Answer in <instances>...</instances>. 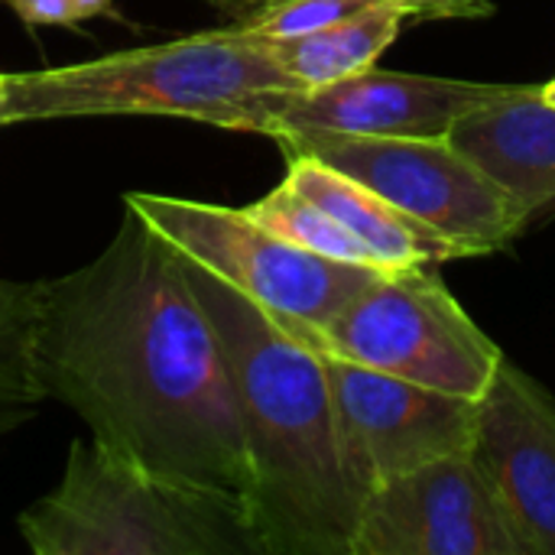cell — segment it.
<instances>
[{
	"label": "cell",
	"mask_w": 555,
	"mask_h": 555,
	"mask_svg": "<svg viewBox=\"0 0 555 555\" xmlns=\"http://www.w3.org/2000/svg\"><path fill=\"white\" fill-rule=\"evenodd\" d=\"M39 286L36 364L49 400L68 406L91 439L224 498L250 520L237 390L179 250L124 205L94 260Z\"/></svg>",
	"instance_id": "cell-1"
},
{
	"label": "cell",
	"mask_w": 555,
	"mask_h": 555,
	"mask_svg": "<svg viewBox=\"0 0 555 555\" xmlns=\"http://www.w3.org/2000/svg\"><path fill=\"white\" fill-rule=\"evenodd\" d=\"M179 257L237 390L260 555H348L358 504L319 348L202 263Z\"/></svg>",
	"instance_id": "cell-2"
},
{
	"label": "cell",
	"mask_w": 555,
	"mask_h": 555,
	"mask_svg": "<svg viewBox=\"0 0 555 555\" xmlns=\"http://www.w3.org/2000/svg\"><path fill=\"white\" fill-rule=\"evenodd\" d=\"M10 7L29 26H72V23H78L72 0H10Z\"/></svg>",
	"instance_id": "cell-19"
},
{
	"label": "cell",
	"mask_w": 555,
	"mask_h": 555,
	"mask_svg": "<svg viewBox=\"0 0 555 555\" xmlns=\"http://www.w3.org/2000/svg\"><path fill=\"white\" fill-rule=\"evenodd\" d=\"M211 7H218V10H224V13H231V16H237V23L241 20H247L263 0H208Z\"/></svg>",
	"instance_id": "cell-20"
},
{
	"label": "cell",
	"mask_w": 555,
	"mask_h": 555,
	"mask_svg": "<svg viewBox=\"0 0 555 555\" xmlns=\"http://www.w3.org/2000/svg\"><path fill=\"white\" fill-rule=\"evenodd\" d=\"M75 16L78 20H91V16H107L111 13V0H72Z\"/></svg>",
	"instance_id": "cell-21"
},
{
	"label": "cell",
	"mask_w": 555,
	"mask_h": 555,
	"mask_svg": "<svg viewBox=\"0 0 555 555\" xmlns=\"http://www.w3.org/2000/svg\"><path fill=\"white\" fill-rule=\"evenodd\" d=\"M514 85L367 68L322 88L283 91L270 140L296 130L351 137H452L459 120L504 98Z\"/></svg>",
	"instance_id": "cell-10"
},
{
	"label": "cell",
	"mask_w": 555,
	"mask_h": 555,
	"mask_svg": "<svg viewBox=\"0 0 555 555\" xmlns=\"http://www.w3.org/2000/svg\"><path fill=\"white\" fill-rule=\"evenodd\" d=\"M0 85H3V72H0Z\"/></svg>",
	"instance_id": "cell-23"
},
{
	"label": "cell",
	"mask_w": 555,
	"mask_h": 555,
	"mask_svg": "<svg viewBox=\"0 0 555 555\" xmlns=\"http://www.w3.org/2000/svg\"><path fill=\"white\" fill-rule=\"evenodd\" d=\"M449 140L491 172L530 218L555 202V107L543 98V85H514L459 120Z\"/></svg>",
	"instance_id": "cell-12"
},
{
	"label": "cell",
	"mask_w": 555,
	"mask_h": 555,
	"mask_svg": "<svg viewBox=\"0 0 555 555\" xmlns=\"http://www.w3.org/2000/svg\"><path fill=\"white\" fill-rule=\"evenodd\" d=\"M283 153H309L364 182L400 211L439 231L462 257L507 247L530 221L524 205L449 137H351L296 130Z\"/></svg>",
	"instance_id": "cell-7"
},
{
	"label": "cell",
	"mask_w": 555,
	"mask_h": 555,
	"mask_svg": "<svg viewBox=\"0 0 555 555\" xmlns=\"http://www.w3.org/2000/svg\"><path fill=\"white\" fill-rule=\"evenodd\" d=\"M543 98H546V101H550V104L555 107V78H553V81H546V85H543Z\"/></svg>",
	"instance_id": "cell-22"
},
{
	"label": "cell",
	"mask_w": 555,
	"mask_h": 555,
	"mask_svg": "<svg viewBox=\"0 0 555 555\" xmlns=\"http://www.w3.org/2000/svg\"><path fill=\"white\" fill-rule=\"evenodd\" d=\"M36 555H257L241 507L98 439L68 446L62 481L16 520Z\"/></svg>",
	"instance_id": "cell-4"
},
{
	"label": "cell",
	"mask_w": 555,
	"mask_h": 555,
	"mask_svg": "<svg viewBox=\"0 0 555 555\" xmlns=\"http://www.w3.org/2000/svg\"><path fill=\"white\" fill-rule=\"evenodd\" d=\"M286 182L312 198L322 211H328L351 237H358L387 270L420 267V263H446L459 260V247L449 244L439 231L400 211L393 202L367 189L364 182L338 172L335 166L309 156L289 153Z\"/></svg>",
	"instance_id": "cell-13"
},
{
	"label": "cell",
	"mask_w": 555,
	"mask_h": 555,
	"mask_svg": "<svg viewBox=\"0 0 555 555\" xmlns=\"http://www.w3.org/2000/svg\"><path fill=\"white\" fill-rule=\"evenodd\" d=\"M413 20H478L491 16V0H400Z\"/></svg>",
	"instance_id": "cell-18"
},
{
	"label": "cell",
	"mask_w": 555,
	"mask_h": 555,
	"mask_svg": "<svg viewBox=\"0 0 555 555\" xmlns=\"http://www.w3.org/2000/svg\"><path fill=\"white\" fill-rule=\"evenodd\" d=\"M133 208L179 254L254 299L296 335L328 325L377 273V267L315 257L263 224L247 208H224L159 192H127Z\"/></svg>",
	"instance_id": "cell-6"
},
{
	"label": "cell",
	"mask_w": 555,
	"mask_h": 555,
	"mask_svg": "<svg viewBox=\"0 0 555 555\" xmlns=\"http://www.w3.org/2000/svg\"><path fill=\"white\" fill-rule=\"evenodd\" d=\"M406 16L410 10L400 0H380L315 33L286 36V39L260 36V39L299 88H322L374 68V62L400 36Z\"/></svg>",
	"instance_id": "cell-14"
},
{
	"label": "cell",
	"mask_w": 555,
	"mask_h": 555,
	"mask_svg": "<svg viewBox=\"0 0 555 555\" xmlns=\"http://www.w3.org/2000/svg\"><path fill=\"white\" fill-rule=\"evenodd\" d=\"M299 338L465 400H481L504 361V351L472 322L433 263L377 273L328 325Z\"/></svg>",
	"instance_id": "cell-5"
},
{
	"label": "cell",
	"mask_w": 555,
	"mask_h": 555,
	"mask_svg": "<svg viewBox=\"0 0 555 555\" xmlns=\"http://www.w3.org/2000/svg\"><path fill=\"white\" fill-rule=\"evenodd\" d=\"M348 555H527L475 455H449L374 488Z\"/></svg>",
	"instance_id": "cell-9"
},
{
	"label": "cell",
	"mask_w": 555,
	"mask_h": 555,
	"mask_svg": "<svg viewBox=\"0 0 555 555\" xmlns=\"http://www.w3.org/2000/svg\"><path fill=\"white\" fill-rule=\"evenodd\" d=\"M247 215L257 224H263L267 231H273L276 237H283L315 257L387 270L358 237H351L328 211H322L312 198L296 192L286 179L273 192H267L260 202L247 205Z\"/></svg>",
	"instance_id": "cell-16"
},
{
	"label": "cell",
	"mask_w": 555,
	"mask_h": 555,
	"mask_svg": "<svg viewBox=\"0 0 555 555\" xmlns=\"http://www.w3.org/2000/svg\"><path fill=\"white\" fill-rule=\"evenodd\" d=\"M472 455L527 555H555V403L507 358L478 400Z\"/></svg>",
	"instance_id": "cell-11"
},
{
	"label": "cell",
	"mask_w": 555,
	"mask_h": 555,
	"mask_svg": "<svg viewBox=\"0 0 555 555\" xmlns=\"http://www.w3.org/2000/svg\"><path fill=\"white\" fill-rule=\"evenodd\" d=\"M39 283L0 280V442L49 400L36 364Z\"/></svg>",
	"instance_id": "cell-15"
},
{
	"label": "cell",
	"mask_w": 555,
	"mask_h": 555,
	"mask_svg": "<svg viewBox=\"0 0 555 555\" xmlns=\"http://www.w3.org/2000/svg\"><path fill=\"white\" fill-rule=\"evenodd\" d=\"M380 0H263L247 20L237 26L250 36L263 39H286L315 33L322 26H332L358 10H367Z\"/></svg>",
	"instance_id": "cell-17"
},
{
	"label": "cell",
	"mask_w": 555,
	"mask_h": 555,
	"mask_svg": "<svg viewBox=\"0 0 555 555\" xmlns=\"http://www.w3.org/2000/svg\"><path fill=\"white\" fill-rule=\"evenodd\" d=\"M328 374L345 478L361 511L364 498L429 462L472 455L478 400L452 397L338 354L322 351Z\"/></svg>",
	"instance_id": "cell-8"
},
{
	"label": "cell",
	"mask_w": 555,
	"mask_h": 555,
	"mask_svg": "<svg viewBox=\"0 0 555 555\" xmlns=\"http://www.w3.org/2000/svg\"><path fill=\"white\" fill-rule=\"evenodd\" d=\"M296 88L260 36L231 26L3 75L0 127L72 117H179L267 137L276 98Z\"/></svg>",
	"instance_id": "cell-3"
}]
</instances>
